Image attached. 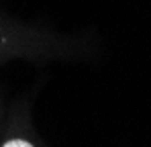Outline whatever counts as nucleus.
Segmentation results:
<instances>
[{"instance_id": "nucleus-1", "label": "nucleus", "mask_w": 151, "mask_h": 147, "mask_svg": "<svg viewBox=\"0 0 151 147\" xmlns=\"http://www.w3.org/2000/svg\"><path fill=\"white\" fill-rule=\"evenodd\" d=\"M4 147H33V145L27 143V141H19V139H14V141H8Z\"/></svg>"}]
</instances>
